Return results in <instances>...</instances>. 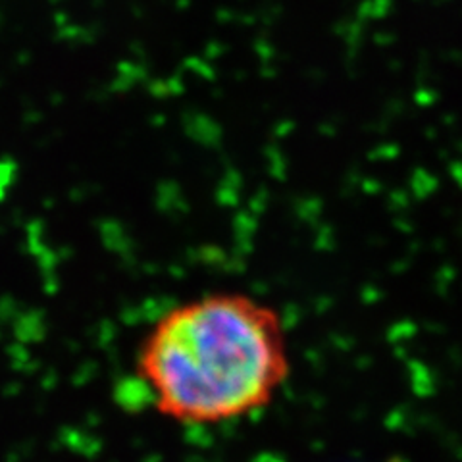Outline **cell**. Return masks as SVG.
<instances>
[{
    "instance_id": "cell-1",
    "label": "cell",
    "mask_w": 462,
    "mask_h": 462,
    "mask_svg": "<svg viewBox=\"0 0 462 462\" xmlns=\"http://www.w3.org/2000/svg\"><path fill=\"white\" fill-rule=\"evenodd\" d=\"M289 372L280 312L243 293H208L170 309L137 353L156 411L181 424H224L264 409Z\"/></svg>"
}]
</instances>
